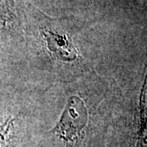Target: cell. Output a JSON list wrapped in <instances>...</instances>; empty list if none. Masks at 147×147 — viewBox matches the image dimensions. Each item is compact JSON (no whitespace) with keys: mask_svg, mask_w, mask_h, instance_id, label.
Returning a JSON list of instances; mask_svg holds the SVG:
<instances>
[{"mask_svg":"<svg viewBox=\"0 0 147 147\" xmlns=\"http://www.w3.org/2000/svg\"><path fill=\"white\" fill-rule=\"evenodd\" d=\"M88 121V111L83 100L73 96L68 100L57 126L53 130V141L62 147H76Z\"/></svg>","mask_w":147,"mask_h":147,"instance_id":"obj_1","label":"cell"},{"mask_svg":"<svg viewBox=\"0 0 147 147\" xmlns=\"http://www.w3.org/2000/svg\"><path fill=\"white\" fill-rule=\"evenodd\" d=\"M42 35L47 41L48 49L55 57L65 61H71L76 59L78 53L65 34L45 26L42 28Z\"/></svg>","mask_w":147,"mask_h":147,"instance_id":"obj_2","label":"cell"},{"mask_svg":"<svg viewBox=\"0 0 147 147\" xmlns=\"http://www.w3.org/2000/svg\"><path fill=\"white\" fill-rule=\"evenodd\" d=\"M136 147H147V64L146 73L140 96Z\"/></svg>","mask_w":147,"mask_h":147,"instance_id":"obj_3","label":"cell"},{"mask_svg":"<svg viewBox=\"0 0 147 147\" xmlns=\"http://www.w3.org/2000/svg\"><path fill=\"white\" fill-rule=\"evenodd\" d=\"M14 16L13 0H0V26H6Z\"/></svg>","mask_w":147,"mask_h":147,"instance_id":"obj_4","label":"cell"}]
</instances>
